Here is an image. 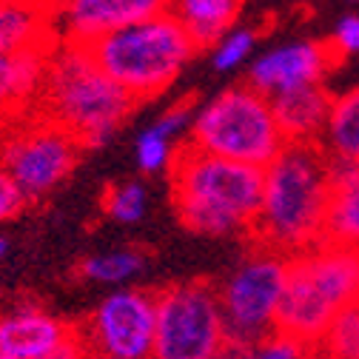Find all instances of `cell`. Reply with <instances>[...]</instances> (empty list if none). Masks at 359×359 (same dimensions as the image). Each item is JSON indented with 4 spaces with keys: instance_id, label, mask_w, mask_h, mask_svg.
<instances>
[{
    "instance_id": "cell-1",
    "label": "cell",
    "mask_w": 359,
    "mask_h": 359,
    "mask_svg": "<svg viewBox=\"0 0 359 359\" xmlns=\"http://www.w3.org/2000/svg\"><path fill=\"white\" fill-rule=\"evenodd\" d=\"M331 160L320 143H285L262 168V200L251 229L257 245L297 257L323 243Z\"/></svg>"
},
{
    "instance_id": "cell-2",
    "label": "cell",
    "mask_w": 359,
    "mask_h": 359,
    "mask_svg": "<svg viewBox=\"0 0 359 359\" xmlns=\"http://www.w3.org/2000/svg\"><path fill=\"white\" fill-rule=\"evenodd\" d=\"M168 180L183 229L200 237H251L262 200V168L183 143L168 165Z\"/></svg>"
},
{
    "instance_id": "cell-3",
    "label": "cell",
    "mask_w": 359,
    "mask_h": 359,
    "mask_svg": "<svg viewBox=\"0 0 359 359\" xmlns=\"http://www.w3.org/2000/svg\"><path fill=\"white\" fill-rule=\"evenodd\" d=\"M134 106L137 100L95 63L83 43L57 40L32 111L72 131L83 149H100Z\"/></svg>"
},
{
    "instance_id": "cell-4",
    "label": "cell",
    "mask_w": 359,
    "mask_h": 359,
    "mask_svg": "<svg viewBox=\"0 0 359 359\" xmlns=\"http://www.w3.org/2000/svg\"><path fill=\"white\" fill-rule=\"evenodd\" d=\"M95 63L134 100H151L183 74L197 46L165 9L88 43Z\"/></svg>"
},
{
    "instance_id": "cell-5",
    "label": "cell",
    "mask_w": 359,
    "mask_h": 359,
    "mask_svg": "<svg viewBox=\"0 0 359 359\" xmlns=\"http://www.w3.org/2000/svg\"><path fill=\"white\" fill-rule=\"evenodd\" d=\"M359 302V251L320 243L288 259L277 331L313 348L337 313Z\"/></svg>"
},
{
    "instance_id": "cell-6",
    "label": "cell",
    "mask_w": 359,
    "mask_h": 359,
    "mask_svg": "<svg viewBox=\"0 0 359 359\" xmlns=\"http://www.w3.org/2000/svg\"><path fill=\"white\" fill-rule=\"evenodd\" d=\"M186 143L222 160L265 168L283 151L285 137L277 126L271 97L245 83L219 92L194 111Z\"/></svg>"
},
{
    "instance_id": "cell-7",
    "label": "cell",
    "mask_w": 359,
    "mask_h": 359,
    "mask_svg": "<svg viewBox=\"0 0 359 359\" xmlns=\"http://www.w3.org/2000/svg\"><path fill=\"white\" fill-rule=\"evenodd\" d=\"M288 259L291 257L254 243V248L231 268V274L217 285L229 339L254 345L277 331Z\"/></svg>"
},
{
    "instance_id": "cell-8",
    "label": "cell",
    "mask_w": 359,
    "mask_h": 359,
    "mask_svg": "<svg viewBox=\"0 0 359 359\" xmlns=\"http://www.w3.org/2000/svg\"><path fill=\"white\" fill-rule=\"evenodd\" d=\"M83 151V143L72 131L32 109L18 114L0 140V163L29 203L52 194L74 171Z\"/></svg>"
},
{
    "instance_id": "cell-9",
    "label": "cell",
    "mask_w": 359,
    "mask_h": 359,
    "mask_svg": "<svg viewBox=\"0 0 359 359\" xmlns=\"http://www.w3.org/2000/svg\"><path fill=\"white\" fill-rule=\"evenodd\" d=\"M229 339L217 285L186 280L157 291V334L151 359H214Z\"/></svg>"
},
{
    "instance_id": "cell-10",
    "label": "cell",
    "mask_w": 359,
    "mask_h": 359,
    "mask_svg": "<svg viewBox=\"0 0 359 359\" xmlns=\"http://www.w3.org/2000/svg\"><path fill=\"white\" fill-rule=\"evenodd\" d=\"M95 359H151L157 334V294L114 288L77 325Z\"/></svg>"
},
{
    "instance_id": "cell-11",
    "label": "cell",
    "mask_w": 359,
    "mask_h": 359,
    "mask_svg": "<svg viewBox=\"0 0 359 359\" xmlns=\"http://www.w3.org/2000/svg\"><path fill=\"white\" fill-rule=\"evenodd\" d=\"M342 57L331 43L320 40H297L268 49L248 69V86L265 97H277L297 92L305 86H317Z\"/></svg>"
},
{
    "instance_id": "cell-12",
    "label": "cell",
    "mask_w": 359,
    "mask_h": 359,
    "mask_svg": "<svg viewBox=\"0 0 359 359\" xmlns=\"http://www.w3.org/2000/svg\"><path fill=\"white\" fill-rule=\"evenodd\" d=\"M57 40L88 46L92 40L165 12L168 0H52Z\"/></svg>"
},
{
    "instance_id": "cell-13",
    "label": "cell",
    "mask_w": 359,
    "mask_h": 359,
    "mask_svg": "<svg viewBox=\"0 0 359 359\" xmlns=\"http://www.w3.org/2000/svg\"><path fill=\"white\" fill-rule=\"evenodd\" d=\"M77 325L55 317L34 302H20L0 313V351L12 359H43L63 345Z\"/></svg>"
},
{
    "instance_id": "cell-14",
    "label": "cell",
    "mask_w": 359,
    "mask_h": 359,
    "mask_svg": "<svg viewBox=\"0 0 359 359\" xmlns=\"http://www.w3.org/2000/svg\"><path fill=\"white\" fill-rule=\"evenodd\" d=\"M271 106L285 143H320L328 126L334 95L325 88V83H317L271 97Z\"/></svg>"
},
{
    "instance_id": "cell-15",
    "label": "cell",
    "mask_w": 359,
    "mask_h": 359,
    "mask_svg": "<svg viewBox=\"0 0 359 359\" xmlns=\"http://www.w3.org/2000/svg\"><path fill=\"white\" fill-rule=\"evenodd\" d=\"M57 43L52 0H0V55Z\"/></svg>"
},
{
    "instance_id": "cell-16",
    "label": "cell",
    "mask_w": 359,
    "mask_h": 359,
    "mask_svg": "<svg viewBox=\"0 0 359 359\" xmlns=\"http://www.w3.org/2000/svg\"><path fill=\"white\" fill-rule=\"evenodd\" d=\"M323 243L359 251V165L331 160V194Z\"/></svg>"
},
{
    "instance_id": "cell-17",
    "label": "cell",
    "mask_w": 359,
    "mask_h": 359,
    "mask_svg": "<svg viewBox=\"0 0 359 359\" xmlns=\"http://www.w3.org/2000/svg\"><path fill=\"white\" fill-rule=\"evenodd\" d=\"M52 46H32L12 55H0V109L23 114L34 106Z\"/></svg>"
},
{
    "instance_id": "cell-18",
    "label": "cell",
    "mask_w": 359,
    "mask_h": 359,
    "mask_svg": "<svg viewBox=\"0 0 359 359\" xmlns=\"http://www.w3.org/2000/svg\"><path fill=\"white\" fill-rule=\"evenodd\" d=\"M165 9L189 32L197 49H214L234 29L243 0H168Z\"/></svg>"
},
{
    "instance_id": "cell-19",
    "label": "cell",
    "mask_w": 359,
    "mask_h": 359,
    "mask_svg": "<svg viewBox=\"0 0 359 359\" xmlns=\"http://www.w3.org/2000/svg\"><path fill=\"white\" fill-rule=\"evenodd\" d=\"M320 146L328 160L359 165V86H353L351 92L334 95V106Z\"/></svg>"
},
{
    "instance_id": "cell-20",
    "label": "cell",
    "mask_w": 359,
    "mask_h": 359,
    "mask_svg": "<svg viewBox=\"0 0 359 359\" xmlns=\"http://www.w3.org/2000/svg\"><path fill=\"white\" fill-rule=\"evenodd\" d=\"M149 265V257L140 248H117L109 254H92L86 257L77 268V274L86 283L97 285H126L134 277H140Z\"/></svg>"
},
{
    "instance_id": "cell-21",
    "label": "cell",
    "mask_w": 359,
    "mask_h": 359,
    "mask_svg": "<svg viewBox=\"0 0 359 359\" xmlns=\"http://www.w3.org/2000/svg\"><path fill=\"white\" fill-rule=\"evenodd\" d=\"M317 359H359V302L339 311L323 339L313 345Z\"/></svg>"
},
{
    "instance_id": "cell-22",
    "label": "cell",
    "mask_w": 359,
    "mask_h": 359,
    "mask_svg": "<svg viewBox=\"0 0 359 359\" xmlns=\"http://www.w3.org/2000/svg\"><path fill=\"white\" fill-rule=\"evenodd\" d=\"M149 208V191L137 180H126V183H114L103 191V211L114 222L123 226H134L140 222Z\"/></svg>"
},
{
    "instance_id": "cell-23",
    "label": "cell",
    "mask_w": 359,
    "mask_h": 359,
    "mask_svg": "<svg viewBox=\"0 0 359 359\" xmlns=\"http://www.w3.org/2000/svg\"><path fill=\"white\" fill-rule=\"evenodd\" d=\"M254 46H257V32H251V29H231L211 49V66L217 72H222V74H229V72L240 69L251 57Z\"/></svg>"
},
{
    "instance_id": "cell-24",
    "label": "cell",
    "mask_w": 359,
    "mask_h": 359,
    "mask_svg": "<svg viewBox=\"0 0 359 359\" xmlns=\"http://www.w3.org/2000/svg\"><path fill=\"white\" fill-rule=\"evenodd\" d=\"M134 157H137V168L143 174H157L165 171L174 160V140L157 134L151 126L140 131L137 143H134Z\"/></svg>"
},
{
    "instance_id": "cell-25",
    "label": "cell",
    "mask_w": 359,
    "mask_h": 359,
    "mask_svg": "<svg viewBox=\"0 0 359 359\" xmlns=\"http://www.w3.org/2000/svg\"><path fill=\"white\" fill-rule=\"evenodd\" d=\"M245 359H313V348H308L305 342H299L291 334L274 331L265 339L248 345Z\"/></svg>"
},
{
    "instance_id": "cell-26",
    "label": "cell",
    "mask_w": 359,
    "mask_h": 359,
    "mask_svg": "<svg viewBox=\"0 0 359 359\" xmlns=\"http://www.w3.org/2000/svg\"><path fill=\"white\" fill-rule=\"evenodd\" d=\"M194 111H197V109H194V103H191V100L174 103L171 109H165V111L151 123V128H154L157 134H163V137H168V140H177L180 134L191 128Z\"/></svg>"
},
{
    "instance_id": "cell-27",
    "label": "cell",
    "mask_w": 359,
    "mask_h": 359,
    "mask_svg": "<svg viewBox=\"0 0 359 359\" xmlns=\"http://www.w3.org/2000/svg\"><path fill=\"white\" fill-rule=\"evenodd\" d=\"M26 205H29L26 194L12 180V174L4 168V163H0V222H12L26 211Z\"/></svg>"
},
{
    "instance_id": "cell-28",
    "label": "cell",
    "mask_w": 359,
    "mask_h": 359,
    "mask_svg": "<svg viewBox=\"0 0 359 359\" xmlns=\"http://www.w3.org/2000/svg\"><path fill=\"white\" fill-rule=\"evenodd\" d=\"M331 46L337 49L339 57L359 55V15H345L337 23L334 37H331Z\"/></svg>"
},
{
    "instance_id": "cell-29",
    "label": "cell",
    "mask_w": 359,
    "mask_h": 359,
    "mask_svg": "<svg viewBox=\"0 0 359 359\" xmlns=\"http://www.w3.org/2000/svg\"><path fill=\"white\" fill-rule=\"evenodd\" d=\"M43 359H95V353L88 351V345L83 342V337L74 331L63 345H57L52 353H46Z\"/></svg>"
},
{
    "instance_id": "cell-30",
    "label": "cell",
    "mask_w": 359,
    "mask_h": 359,
    "mask_svg": "<svg viewBox=\"0 0 359 359\" xmlns=\"http://www.w3.org/2000/svg\"><path fill=\"white\" fill-rule=\"evenodd\" d=\"M245 351H248V345L226 339V342H222V348L214 353V359H245Z\"/></svg>"
},
{
    "instance_id": "cell-31",
    "label": "cell",
    "mask_w": 359,
    "mask_h": 359,
    "mask_svg": "<svg viewBox=\"0 0 359 359\" xmlns=\"http://www.w3.org/2000/svg\"><path fill=\"white\" fill-rule=\"evenodd\" d=\"M15 111H6V109H0V140H4V134L9 131V126L15 123Z\"/></svg>"
},
{
    "instance_id": "cell-32",
    "label": "cell",
    "mask_w": 359,
    "mask_h": 359,
    "mask_svg": "<svg viewBox=\"0 0 359 359\" xmlns=\"http://www.w3.org/2000/svg\"><path fill=\"white\" fill-rule=\"evenodd\" d=\"M9 251H12V243H9V237H4V234H0V265L6 262Z\"/></svg>"
},
{
    "instance_id": "cell-33",
    "label": "cell",
    "mask_w": 359,
    "mask_h": 359,
    "mask_svg": "<svg viewBox=\"0 0 359 359\" xmlns=\"http://www.w3.org/2000/svg\"><path fill=\"white\" fill-rule=\"evenodd\" d=\"M0 359H12V356H6V353H4V351H0Z\"/></svg>"
},
{
    "instance_id": "cell-34",
    "label": "cell",
    "mask_w": 359,
    "mask_h": 359,
    "mask_svg": "<svg viewBox=\"0 0 359 359\" xmlns=\"http://www.w3.org/2000/svg\"><path fill=\"white\" fill-rule=\"evenodd\" d=\"M313 359H317V356H313Z\"/></svg>"
}]
</instances>
